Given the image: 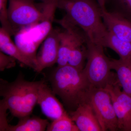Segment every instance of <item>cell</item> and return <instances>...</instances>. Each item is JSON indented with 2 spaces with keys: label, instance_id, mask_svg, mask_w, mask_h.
Instances as JSON below:
<instances>
[{
  "label": "cell",
  "instance_id": "obj_15",
  "mask_svg": "<svg viewBox=\"0 0 131 131\" xmlns=\"http://www.w3.org/2000/svg\"><path fill=\"white\" fill-rule=\"evenodd\" d=\"M111 66L122 91L131 96V59H111Z\"/></svg>",
  "mask_w": 131,
  "mask_h": 131
},
{
  "label": "cell",
  "instance_id": "obj_24",
  "mask_svg": "<svg viewBox=\"0 0 131 131\" xmlns=\"http://www.w3.org/2000/svg\"><path fill=\"white\" fill-rule=\"evenodd\" d=\"M102 10H106V0H96Z\"/></svg>",
  "mask_w": 131,
  "mask_h": 131
},
{
  "label": "cell",
  "instance_id": "obj_1",
  "mask_svg": "<svg viewBox=\"0 0 131 131\" xmlns=\"http://www.w3.org/2000/svg\"><path fill=\"white\" fill-rule=\"evenodd\" d=\"M57 8L66 14L61 20L80 27L89 40L103 44L108 30L104 24L102 10L95 0H58Z\"/></svg>",
  "mask_w": 131,
  "mask_h": 131
},
{
  "label": "cell",
  "instance_id": "obj_4",
  "mask_svg": "<svg viewBox=\"0 0 131 131\" xmlns=\"http://www.w3.org/2000/svg\"><path fill=\"white\" fill-rule=\"evenodd\" d=\"M57 8L55 2L46 3L44 8L43 19L35 25L21 29L14 35L15 43L33 62L35 66L37 50L52 29V22Z\"/></svg>",
  "mask_w": 131,
  "mask_h": 131
},
{
  "label": "cell",
  "instance_id": "obj_8",
  "mask_svg": "<svg viewBox=\"0 0 131 131\" xmlns=\"http://www.w3.org/2000/svg\"><path fill=\"white\" fill-rule=\"evenodd\" d=\"M105 89L111 95L119 130L131 131V96L121 90L118 81Z\"/></svg>",
  "mask_w": 131,
  "mask_h": 131
},
{
  "label": "cell",
  "instance_id": "obj_17",
  "mask_svg": "<svg viewBox=\"0 0 131 131\" xmlns=\"http://www.w3.org/2000/svg\"><path fill=\"white\" fill-rule=\"evenodd\" d=\"M102 46L115 52L122 59H131V42L120 39L108 31Z\"/></svg>",
  "mask_w": 131,
  "mask_h": 131
},
{
  "label": "cell",
  "instance_id": "obj_19",
  "mask_svg": "<svg viewBox=\"0 0 131 131\" xmlns=\"http://www.w3.org/2000/svg\"><path fill=\"white\" fill-rule=\"evenodd\" d=\"M47 131H80L69 115L66 113L62 117L52 121L47 126Z\"/></svg>",
  "mask_w": 131,
  "mask_h": 131
},
{
  "label": "cell",
  "instance_id": "obj_20",
  "mask_svg": "<svg viewBox=\"0 0 131 131\" xmlns=\"http://www.w3.org/2000/svg\"><path fill=\"white\" fill-rule=\"evenodd\" d=\"M8 0H0V21L2 27L5 29L11 36L15 35L8 16L7 2Z\"/></svg>",
  "mask_w": 131,
  "mask_h": 131
},
{
  "label": "cell",
  "instance_id": "obj_22",
  "mask_svg": "<svg viewBox=\"0 0 131 131\" xmlns=\"http://www.w3.org/2000/svg\"><path fill=\"white\" fill-rule=\"evenodd\" d=\"M16 59L0 51V71L14 68L16 66Z\"/></svg>",
  "mask_w": 131,
  "mask_h": 131
},
{
  "label": "cell",
  "instance_id": "obj_23",
  "mask_svg": "<svg viewBox=\"0 0 131 131\" xmlns=\"http://www.w3.org/2000/svg\"><path fill=\"white\" fill-rule=\"evenodd\" d=\"M0 109H1V121H0V131H5L6 128L8 126L7 121L6 112L7 110L5 104L1 101L0 103Z\"/></svg>",
  "mask_w": 131,
  "mask_h": 131
},
{
  "label": "cell",
  "instance_id": "obj_12",
  "mask_svg": "<svg viewBox=\"0 0 131 131\" xmlns=\"http://www.w3.org/2000/svg\"><path fill=\"white\" fill-rule=\"evenodd\" d=\"M72 47L68 64L80 70H83L85 66L88 54V38L86 35L81 29L73 28Z\"/></svg>",
  "mask_w": 131,
  "mask_h": 131
},
{
  "label": "cell",
  "instance_id": "obj_3",
  "mask_svg": "<svg viewBox=\"0 0 131 131\" xmlns=\"http://www.w3.org/2000/svg\"><path fill=\"white\" fill-rule=\"evenodd\" d=\"M43 81H28L20 74L12 82L1 79L2 101L13 116L20 119L30 115L37 104L39 90Z\"/></svg>",
  "mask_w": 131,
  "mask_h": 131
},
{
  "label": "cell",
  "instance_id": "obj_2",
  "mask_svg": "<svg viewBox=\"0 0 131 131\" xmlns=\"http://www.w3.org/2000/svg\"><path fill=\"white\" fill-rule=\"evenodd\" d=\"M51 89L58 95L69 112L86 102L93 87L83 72L67 64L58 66L49 77Z\"/></svg>",
  "mask_w": 131,
  "mask_h": 131
},
{
  "label": "cell",
  "instance_id": "obj_10",
  "mask_svg": "<svg viewBox=\"0 0 131 131\" xmlns=\"http://www.w3.org/2000/svg\"><path fill=\"white\" fill-rule=\"evenodd\" d=\"M51 89L43 81L39 90L37 104L43 113L52 121L67 113Z\"/></svg>",
  "mask_w": 131,
  "mask_h": 131
},
{
  "label": "cell",
  "instance_id": "obj_7",
  "mask_svg": "<svg viewBox=\"0 0 131 131\" xmlns=\"http://www.w3.org/2000/svg\"><path fill=\"white\" fill-rule=\"evenodd\" d=\"M86 102L93 109L102 131L119 130L112 98L107 90L92 87Z\"/></svg>",
  "mask_w": 131,
  "mask_h": 131
},
{
  "label": "cell",
  "instance_id": "obj_11",
  "mask_svg": "<svg viewBox=\"0 0 131 131\" xmlns=\"http://www.w3.org/2000/svg\"><path fill=\"white\" fill-rule=\"evenodd\" d=\"M102 16L108 30L120 39L131 42V21L118 12L102 10Z\"/></svg>",
  "mask_w": 131,
  "mask_h": 131
},
{
  "label": "cell",
  "instance_id": "obj_18",
  "mask_svg": "<svg viewBox=\"0 0 131 131\" xmlns=\"http://www.w3.org/2000/svg\"><path fill=\"white\" fill-rule=\"evenodd\" d=\"M64 30L60 31L59 44L57 63L58 66L68 64V59L72 45L73 36L70 29L67 27H63Z\"/></svg>",
  "mask_w": 131,
  "mask_h": 131
},
{
  "label": "cell",
  "instance_id": "obj_25",
  "mask_svg": "<svg viewBox=\"0 0 131 131\" xmlns=\"http://www.w3.org/2000/svg\"><path fill=\"white\" fill-rule=\"evenodd\" d=\"M43 2H47L49 1L50 0H41Z\"/></svg>",
  "mask_w": 131,
  "mask_h": 131
},
{
  "label": "cell",
  "instance_id": "obj_13",
  "mask_svg": "<svg viewBox=\"0 0 131 131\" xmlns=\"http://www.w3.org/2000/svg\"><path fill=\"white\" fill-rule=\"evenodd\" d=\"M69 114L80 131H102L95 113L89 103L81 104Z\"/></svg>",
  "mask_w": 131,
  "mask_h": 131
},
{
  "label": "cell",
  "instance_id": "obj_5",
  "mask_svg": "<svg viewBox=\"0 0 131 131\" xmlns=\"http://www.w3.org/2000/svg\"><path fill=\"white\" fill-rule=\"evenodd\" d=\"M104 47L88 39L87 63L83 71L92 86L105 88L117 81L111 70V59L106 56Z\"/></svg>",
  "mask_w": 131,
  "mask_h": 131
},
{
  "label": "cell",
  "instance_id": "obj_9",
  "mask_svg": "<svg viewBox=\"0 0 131 131\" xmlns=\"http://www.w3.org/2000/svg\"><path fill=\"white\" fill-rule=\"evenodd\" d=\"M60 30L53 29L43 42L36 57L34 70L40 73L45 68L57 63L59 44Z\"/></svg>",
  "mask_w": 131,
  "mask_h": 131
},
{
  "label": "cell",
  "instance_id": "obj_14",
  "mask_svg": "<svg viewBox=\"0 0 131 131\" xmlns=\"http://www.w3.org/2000/svg\"><path fill=\"white\" fill-rule=\"evenodd\" d=\"M11 35L2 27L0 28V50L14 58L23 65L35 69V64L21 51L11 39Z\"/></svg>",
  "mask_w": 131,
  "mask_h": 131
},
{
  "label": "cell",
  "instance_id": "obj_16",
  "mask_svg": "<svg viewBox=\"0 0 131 131\" xmlns=\"http://www.w3.org/2000/svg\"><path fill=\"white\" fill-rule=\"evenodd\" d=\"M30 116L20 118L18 124L15 125H8L5 131H43L46 130L49 124L47 119Z\"/></svg>",
  "mask_w": 131,
  "mask_h": 131
},
{
  "label": "cell",
  "instance_id": "obj_21",
  "mask_svg": "<svg viewBox=\"0 0 131 131\" xmlns=\"http://www.w3.org/2000/svg\"><path fill=\"white\" fill-rule=\"evenodd\" d=\"M119 10L118 13L131 21V0H114Z\"/></svg>",
  "mask_w": 131,
  "mask_h": 131
},
{
  "label": "cell",
  "instance_id": "obj_6",
  "mask_svg": "<svg viewBox=\"0 0 131 131\" xmlns=\"http://www.w3.org/2000/svg\"><path fill=\"white\" fill-rule=\"evenodd\" d=\"M8 16L15 35L23 28L33 25L43 19L45 13L42 3L32 0H8Z\"/></svg>",
  "mask_w": 131,
  "mask_h": 131
}]
</instances>
